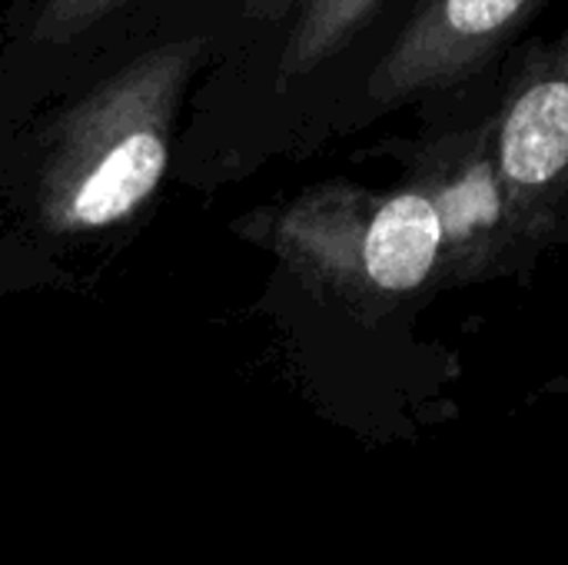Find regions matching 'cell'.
I'll return each instance as SVG.
<instances>
[{
	"label": "cell",
	"mask_w": 568,
	"mask_h": 565,
	"mask_svg": "<svg viewBox=\"0 0 568 565\" xmlns=\"http://www.w3.org/2000/svg\"><path fill=\"white\" fill-rule=\"evenodd\" d=\"M196 57V40L156 47L60 120L37 183V210L50 233L106 230L153 196L166 173L173 117Z\"/></svg>",
	"instance_id": "1"
},
{
	"label": "cell",
	"mask_w": 568,
	"mask_h": 565,
	"mask_svg": "<svg viewBox=\"0 0 568 565\" xmlns=\"http://www.w3.org/2000/svg\"><path fill=\"white\" fill-rule=\"evenodd\" d=\"M123 3L130 0H43L37 17V40L60 43L67 37H77Z\"/></svg>",
	"instance_id": "5"
},
{
	"label": "cell",
	"mask_w": 568,
	"mask_h": 565,
	"mask_svg": "<svg viewBox=\"0 0 568 565\" xmlns=\"http://www.w3.org/2000/svg\"><path fill=\"white\" fill-rule=\"evenodd\" d=\"M542 7L546 0H423L373 67L369 103L389 110L469 80Z\"/></svg>",
	"instance_id": "3"
},
{
	"label": "cell",
	"mask_w": 568,
	"mask_h": 565,
	"mask_svg": "<svg viewBox=\"0 0 568 565\" xmlns=\"http://www.w3.org/2000/svg\"><path fill=\"white\" fill-rule=\"evenodd\" d=\"M386 0H306L283 60H280V77H303L316 70L323 60L339 53L383 7Z\"/></svg>",
	"instance_id": "4"
},
{
	"label": "cell",
	"mask_w": 568,
	"mask_h": 565,
	"mask_svg": "<svg viewBox=\"0 0 568 565\" xmlns=\"http://www.w3.org/2000/svg\"><path fill=\"white\" fill-rule=\"evenodd\" d=\"M509 216L539 256L568 243V27L526 67L489 117Z\"/></svg>",
	"instance_id": "2"
}]
</instances>
